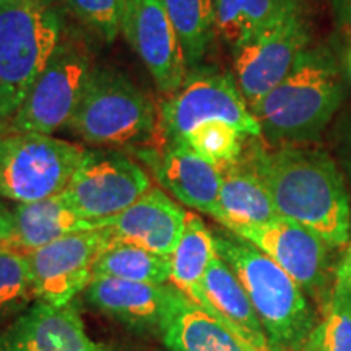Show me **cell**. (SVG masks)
Segmentation results:
<instances>
[{"instance_id":"6da1fadb","label":"cell","mask_w":351,"mask_h":351,"mask_svg":"<svg viewBox=\"0 0 351 351\" xmlns=\"http://www.w3.org/2000/svg\"><path fill=\"white\" fill-rule=\"evenodd\" d=\"M249 166L269 191L280 217L309 228L328 245L348 243V194L326 152L296 145L271 152L256 148Z\"/></svg>"},{"instance_id":"7a4b0ae2","label":"cell","mask_w":351,"mask_h":351,"mask_svg":"<svg viewBox=\"0 0 351 351\" xmlns=\"http://www.w3.org/2000/svg\"><path fill=\"white\" fill-rule=\"evenodd\" d=\"M343 99L340 72L324 49H306L291 72L251 108L262 135L278 145L317 137Z\"/></svg>"},{"instance_id":"3957f363","label":"cell","mask_w":351,"mask_h":351,"mask_svg":"<svg viewBox=\"0 0 351 351\" xmlns=\"http://www.w3.org/2000/svg\"><path fill=\"white\" fill-rule=\"evenodd\" d=\"M217 254L247 291L271 351H300L313 332L314 314L302 288L256 245L236 234H215Z\"/></svg>"},{"instance_id":"277c9868","label":"cell","mask_w":351,"mask_h":351,"mask_svg":"<svg viewBox=\"0 0 351 351\" xmlns=\"http://www.w3.org/2000/svg\"><path fill=\"white\" fill-rule=\"evenodd\" d=\"M158 106L130 77L117 69L93 67L65 127L82 142L129 152L158 142Z\"/></svg>"},{"instance_id":"5b68a950","label":"cell","mask_w":351,"mask_h":351,"mask_svg":"<svg viewBox=\"0 0 351 351\" xmlns=\"http://www.w3.org/2000/svg\"><path fill=\"white\" fill-rule=\"evenodd\" d=\"M62 36L46 0L0 2V132L15 116Z\"/></svg>"},{"instance_id":"8992f818","label":"cell","mask_w":351,"mask_h":351,"mask_svg":"<svg viewBox=\"0 0 351 351\" xmlns=\"http://www.w3.org/2000/svg\"><path fill=\"white\" fill-rule=\"evenodd\" d=\"M158 142L182 140L202 122L223 121L234 125L245 137H262V129L252 116L238 82L230 73L194 67L174 93L158 104ZM155 143V145H156Z\"/></svg>"},{"instance_id":"52a82bcc","label":"cell","mask_w":351,"mask_h":351,"mask_svg":"<svg viewBox=\"0 0 351 351\" xmlns=\"http://www.w3.org/2000/svg\"><path fill=\"white\" fill-rule=\"evenodd\" d=\"M85 148L44 134L0 132V197L28 204L60 194Z\"/></svg>"},{"instance_id":"ba28073f","label":"cell","mask_w":351,"mask_h":351,"mask_svg":"<svg viewBox=\"0 0 351 351\" xmlns=\"http://www.w3.org/2000/svg\"><path fill=\"white\" fill-rule=\"evenodd\" d=\"M90 49L82 39H60L49 62L2 132L51 135L69 124L90 75Z\"/></svg>"},{"instance_id":"9c48e42d","label":"cell","mask_w":351,"mask_h":351,"mask_svg":"<svg viewBox=\"0 0 351 351\" xmlns=\"http://www.w3.org/2000/svg\"><path fill=\"white\" fill-rule=\"evenodd\" d=\"M152 186V176L130 153L85 148L62 195L83 218L103 221L129 208Z\"/></svg>"},{"instance_id":"30bf717a","label":"cell","mask_w":351,"mask_h":351,"mask_svg":"<svg viewBox=\"0 0 351 351\" xmlns=\"http://www.w3.org/2000/svg\"><path fill=\"white\" fill-rule=\"evenodd\" d=\"M307 41V28L295 7L232 49L236 82L249 108L285 80Z\"/></svg>"},{"instance_id":"8fae6325","label":"cell","mask_w":351,"mask_h":351,"mask_svg":"<svg viewBox=\"0 0 351 351\" xmlns=\"http://www.w3.org/2000/svg\"><path fill=\"white\" fill-rule=\"evenodd\" d=\"M111 241V231L101 228L73 232L43 247L25 251L36 300L54 306L73 302L93 280L95 263Z\"/></svg>"},{"instance_id":"7c38bea8","label":"cell","mask_w":351,"mask_h":351,"mask_svg":"<svg viewBox=\"0 0 351 351\" xmlns=\"http://www.w3.org/2000/svg\"><path fill=\"white\" fill-rule=\"evenodd\" d=\"M127 153L137 156L160 187L179 204L218 221L221 171L197 155L184 140H166L152 147L132 148Z\"/></svg>"},{"instance_id":"4fadbf2b","label":"cell","mask_w":351,"mask_h":351,"mask_svg":"<svg viewBox=\"0 0 351 351\" xmlns=\"http://www.w3.org/2000/svg\"><path fill=\"white\" fill-rule=\"evenodd\" d=\"M228 231L256 245L306 291L314 293L326 278L328 244L300 223L278 217L261 225L234 226Z\"/></svg>"},{"instance_id":"5bb4252c","label":"cell","mask_w":351,"mask_h":351,"mask_svg":"<svg viewBox=\"0 0 351 351\" xmlns=\"http://www.w3.org/2000/svg\"><path fill=\"white\" fill-rule=\"evenodd\" d=\"M0 351H109L90 339L73 302L34 301L0 330Z\"/></svg>"},{"instance_id":"9a60e30c","label":"cell","mask_w":351,"mask_h":351,"mask_svg":"<svg viewBox=\"0 0 351 351\" xmlns=\"http://www.w3.org/2000/svg\"><path fill=\"white\" fill-rule=\"evenodd\" d=\"M142 60L160 93L171 95L182 85L187 62L165 0H140L129 28L122 33Z\"/></svg>"},{"instance_id":"2e32d148","label":"cell","mask_w":351,"mask_h":351,"mask_svg":"<svg viewBox=\"0 0 351 351\" xmlns=\"http://www.w3.org/2000/svg\"><path fill=\"white\" fill-rule=\"evenodd\" d=\"M189 210L160 186H152L124 212L108 218L114 241L171 256L178 247Z\"/></svg>"},{"instance_id":"e0dca14e","label":"cell","mask_w":351,"mask_h":351,"mask_svg":"<svg viewBox=\"0 0 351 351\" xmlns=\"http://www.w3.org/2000/svg\"><path fill=\"white\" fill-rule=\"evenodd\" d=\"M158 333L169 351H252L238 333L173 285Z\"/></svg>"},{"instance_id":"ac0fdd59","label":"cell","mask_w":351,"mask_h":351,"mask_svg":"<svg viewBox=\"0 0 351 351\" xmlns=\"http://www.w3.org/2000/svg\"><path fill=\"white\" fill-rule=\"evenodd\" d=\"M171 283L150 285L111 276H95L88 285L85 301L99 313L137 330L160 332Z\"/></svg>"},{"instance_id":"d6986e66","label":"cell","mask_w":351,"mask_h":351,"mask_svg":"<svg viewBox=\"0 0 351 351\" xmlns=\"http://www.w3.org/2000/svg\"><path fill=\"white\" fill-rule=\"evenodd\" d=\"M197 304L238 333L252 351H271L247 291L231 267L218 254L210 262L204 276L202 296Z\"/></svg>"},{"instance_id":"ffe728a7","label":"cell","mask_w":351,"mask_h":351,"mask_svg":"<svg viewBox=\"0 0 351 351\" xmlns=\"http://www.w3.org/2000/svg\"><path fill=\"white\" fill-rule=\"evenodd\" d=\"M12 212L15 223L13 247L20 251H33L73 232L108 226V219L96 221L83 218L70 207L62 192L43 200L15 204Z\"/></svg>"},{"instance_id":"44dd1931","label":"cell","mask_w":351,"mask_h":351,"mask_svg":"<svg viewBox=\"0 0 351 351\" xmlns=\"http://www.w3.org/2000/svg\"><path fill=\"white\" fill-rule=\"evenodd\" d=\"M219 219L226 230L244 225H261L278 218L274 202L254 169L239 163L221 171Z\"/></svg>"},{"instance_id":"7402d4cb","label":"cell","mask_w":351,"mask_h":351,"mask_svg":"<svg viewBox=\"0 0 351 351\" xmlns=\"http://www.w3.org/2000/svg\"><path fill=\"white\" fill-rule=\"evenodd\" d=\"M215 256L217 249L213 232L199 215L189 212L178 247L171 254L169 283L192 301L199 302L202 282Z\"/></svg>"},{"instance_id":"603a6c76","label":"cell","mask_w":351,"mask_h":351,"mask_svg":"<svg viewBox=\"0 0 351 351\" xmlns=\"http://www.w3.org/2000/svg\"><path fill=\"white\" fill-rule=\"evenodd\" d=\"M295 7L296 0H213L215 34L234 49Z\"/></svg>"},{"instance_id":"cb8c5ba5","label":"cell","mask_w":351,"mask_h":351,"mask_svg":"<svg viewBox=\"0 0 351 351\" xmlns=\"http://www.w3.org/2000/svg\"><path fill=\"white\" fill-rule=\"evenodd\" d=\"M95 276L166 285L171 280V256L112 239L95 263L93 278Z\"/></svg>"},{"instance_id":"d4e9b609","label":"cell","mask_w":351,"mask_h":351,"mask_svg":"<svg viewBox=\"0 0 351 351\" xmlns=\"http://www.w3.org/2000/svg\"><path fill=\"white\" fill-rule=\"evenodd\" d=\"M165 7L181 39L187 67H197L217 36L213 0H165Z\"/></svg>"},{"instance_id":"484cf974","label":"cell","mask_w":351,"mask_h":351,"mask_svg":"<svg viewBox=\"0 0 351 351\" xmlns=\"http://www.w3.org/2000/svg\"><path fill=\"white\" fill-rule=\"evenodd\" d=\"M244 134L223 121H207L194 127L182 140L219 171L234 166L243 155Z\"/></svg>"},{"instance_id":"4316f807","label":"cell","mask_w":351,"mask_h":351,"mask_svg":"<svg viewBox=\"0 0 351 351\" xmlns=\"http://www.w3.org/2000/svg\"><path fill=\"white\" fill-rule=\"evenodd\" d=\"M36 301L25 251L0 247V320L15 319Z\"/></svg>"},{"instance_id":"83f0119b","label":"cell","mask_w":351,"mask_h":351,"mask_svg":"<svg viewBox=\"0 0 351 351\" xmlns=\"http://www.w3.org/2000/svg\"><path fill=\"white\" fill-rule=\"evenodd\" d=\"M65 3L83 25L106 43H112L122 33L119 0H65Z\"/></svg>"},{"instance_id":"f1b7e54d","label":"cell","mask_w":351,"mask_h":351,"mask_svg":"<svg viewBox=\"0 0 351 351\" xmlns=\"http://www.w3.org/2000/svg\"><path fill=\"white\" fill-rule=\"evenodd\" d=\"M300 351H351V313L332 306Z\"/></svg>"},{"instance_id":"f546056e","label":"cell","mask_w":351,"mask_h":351,"mask_svg":"<svg viewBox=\"0 0 351 351\" xmlns=\"http://www.w3.org/2000/svg\"><path fill=\"white\" fill-rule=\"evenodd\" d=\"M333 307L351 313V252L346 251L339 270H337L335 289H333Z\"/></svg>"},{"instance_id":"4dcf8cb0","label":"cell","mask_w":351,"mask_h":351,"mask_svg":"<svg viewBox=\"0 0 351 351\" xmlns=\"http://www.w3.org/2000/svg\"><path fill=\"white\" fill-rule=\"evenodd\" d=\"M15 238V223H13L12 207L7 200L0 197V247H13Z\"/></svg>"},{"instance_id":"1f68e13d","label":"cell","mask_w":351,"mask_h":351,"mask_svg":"<svg viewBox=\"0 0 351 351\" xmlns=\"http://www.w3.org/2000/svg\"><path fill=\"white\" fill-rule=\"evenodd\" d=\"M140 0H119L121 5V23H122V33L129 28L132 16H134L135 10H137Z\"/></svg>"},{"instance_id":"d6a6232c","label":"cell","mask_w":351,"mask_h":351,"mask_svg":"<svg viewBox=\"0 0 351 351\" xmlns=\"http://www.w3.org/2000/svg\"><path fill=\"white\" fill-rule=\"evenodd\" d=\"M0 2H15V0H0Z\"/></svg>"},{"instance_id":"836d02e7","label":"cell","mask_w":351,"mask_h":351,"mask_svg":"<svg viewBox=\"0 0 351 351\" xmlns=\"http://www.w3.org/2000/svg\"><path fill=\"white\" fill-rule=\"evenodd\" d=\"M350 70H351V52H350Z\"/></svg>"},{"instance_id":"e575fe53","label":"cell","mask_w":351,"mask_h":351,"mask_svg":"<svg viewBox=\"0 0 351 351\" xmlns=\"http://www.w3.org/2000/svg\"><path fill=\"white\" fill-rule=\"evenodd\" d=\"M350 173H351V160H350Z\"/></svg>"},{"instance_id":"d590c367","label":"cell","mask_w":351,"mask_h":351,"mask_svg":"<svg viewBox=\"0 0 351 351\" xmlns=\"http://www.w3.org/2000/svg\"><path fill=\"white\" fill-rule=\"evenodd\" d=\"M348 251H350V252H351V247H350V249H348Z\"/></svg>"}]
</instances>
